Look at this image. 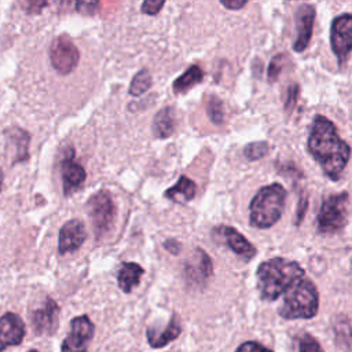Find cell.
Listing matches in <instances>:
<instances>
[{
    "instance_id": "obj_1",
    "label": "cell",
    "mask_w": 352,
    "mask_h": 352,
    "mask_svg": "<svg viewBox=\"0 0 352 352\" xmlns=\"http://www.w3.org/2000/svg\"><path fill=\"white\" fill-rule=\"evenodd\" d=\"M307 148L329 179H340L349 161L351 147L338 136L334 124L327 117L320 114L314 117Z\"/></svg>"
},
{
    "instance_id": "obj_2",
    "label": "cell",
    "mask_w": 352,
    "mask_h": 352,
    "mask_svg": "<svg viewBox=\"0 0 352 352\" xmlns=\"http://www.w3.org/2000/svg\"><path fill=\"white\" fill-rule=\"evenodd\" d=\"M256 274L260 297L265 301H275L297 280L305 276V271L297 261L283 257H274L263 261Z\"/></svg>"
},
{
    "instance_id": "obj_3",
    "label": "cell",
    "mask_w": 352,
    "mask_h": 352,
    "mask_svg": "<svg viewBox=\"0 0 352 352\" xmlns=\"http://www.w3.org/2000/svg\"><path fill=\"white\" fill-rule=\"evenodd\" d=\"M286 195V190L278 183L261 187L249 205L250 226L261 230L272 227L283 213Z\"/></svg>"
},
{
    "instance_id": "obj_4",
    "label": "cell",
    "mask_w": 352,
    "mask_h": 352,
    "mask_svg": "<svg viewBox=\"0 0 352 352\" xmlns=\"http://www.w3.org/2000/svg\"><path fill=\"white\" fill-rule=\"evenodd\" d=\"M319 294L314 282L308 278L297 280L285 294L279 315L283 319H311L318 314Z\"/></svg>"
},
{
    "instance_id": "obj_5",
    "label": "cell",
    "mask_w": 352,
    "mask_h": 352,
    "mask_svg": "<svg viewBox=\"0 0 352 352\" xmlns=\"http://www.w3.org/2000/svg\"><path fill=\"white\" fill-rule=\"evenodd\" d=\"M348 192L331 194L323 198L319 213H318V232L334 234L341 231L346 224L348 216Z\"/></svg>"
},
{
    "instance_id": "obj_6",
    "label": "cell",
    "mask_w": 352,
    "mask_h": 352,
    "mask_svg": "<svg viewBox=\"0 0 352 352\" xmlns=\"http://www.w3.org/2000/svg\"><path fill=\"white\" fill-rule=\"evenodd\" d=\"M87 206L89 208V216L92 220L95 236L99 239L104 234H107L116 217V205L109 191L100 190L91 197Z\"/></svg>"
},
{
    "instance_id": "obj_7",
    "label": "cell",
    "mask_w": 352,
    "mask_h": 352,
    "mask_svg": "<svg viewBox=\"0 0 352 352\" xmlns=\"http://www.w3.org/2000/svg\"><path fill=\"white\" fill-rule=\"evenodd\" d=\"M330 45L338 65L342 66L352 52V14H341L333 19Z\"/></svg>"
},
{
    "instance_id": "obj_8",
    "label": "cell",
    "mask_w": 352,
    "mask_h": 352,
    "mask_svg": "<svg viewBox=\"0 0 352 352\" xmlns=\"http://www.w3.org/2000/svg\"><path fill=\"white\" fill-rule=\"evenodd\" d=\"M80 59V54L72 38L66 34L55 37L50 47V60L59 74L72 73Z\"/></svg>"
},
{
    "instance_id": "obj_9",
    "label": "cell",
    "mask_w": 352,
    "mask_h": 352,
    "mask_svg": "<svg viewBox=\"0 0 352 352\" xmlns=\"http://www.w3.org/2000/svg\"><path fill=\"white\" fill-rule=\"evenodd\" d=\"M94 323L87 315L76 316L70 323V333L62 342V352H87L94 336Z\"/></svg>"
},
{
    "instance_id": "obj_10",
    "label": "cell",
    "mask_w": 352,
    "mask_h": 352,
    "mask_svg": "<svg viewBox=\"0 0 352 352\" xmlns=\"http://www.w3.org/2000/svg\"><path fill=\"white\" fill-rule=\"evenodd\" d=\"M315 21V8L311 4H300L296 11V29L297 37L293 43V50L296 52H302L311 40L312 28Z\"/></svg>"
},
{
    "instance_id": "obj_11",
    "label": "cell",
    "mask_w": 352,
    "mask_h": 352,
    "mask_svg": "<svg viewBox=\"0 0 352 352\" xmlns=\"http://www.w3.org/2000/svg\"><path fill=\"white\" fill-rule=\"evenodd\" d=\"M87 231L85 226L78 219H72L65 223L59 231L58 250L60 254L77 250L85 241Z\"/></svg>"
},
{
    "instance_id": "obj_12",
    "label": "cell",
    "mask_w": 352,
    "mask_h": 352,
    "mask_svg": "<svg viewBox=\"0 0 352 352\" xmlns=\"http://www.w3.org/2000/svg\"><path fill=\"white\" fill-rule=\"evenodd\" d=\"M60 172L65 195H72L76 190H78L87 177L85 169L74 161L73 148H69V153L65 155L60 165Z\"/></svg>"
},
{
    "instance_id": "obj_13",
    "label": "cell",
    "mask_w": 352,
    "mask_h": 352,
    "mask_svg": "<svg viewBox=\"0 0 352 352\" xmlns=\"http://www.w3.org/2000/svg\"><path fill=\"white\" fill-rule=\"evenodd\" d=\"M25 336V323L14 312H7L0 318V352L7 346L19 345Z\"/></svg>"
},
{
    "instance_id": "obj_14",
    "label": "cell",
    "mask_w": 352,
    "mask_h": 352,
    "mask_svg": "<svg viewBox=\"0 0 352 352\" xmlns=\"http://www.w3.org/2000/svg\"><path fill=\"white\" fill-rule=\"evenodd\" d=\"M220 235L226 245L243 260H250L256 256V248L235 228L230 226H219L213 228V235Z\"/></svg>"
},
{
    "instance_id": "obj_15",
    "label": "cell",
    "mask_w": 352,
    "mask_h": 352,
    "mask_svg": "<svg viewBox=\"0 0 352 352\" xmlns=\"http://www.w3.org/2000/svg\"><path fill=\"white\" fill-rule=\"evenodd\" d=\"M59 307L52 298H47L44 305L32 315V323L37 334H52L58 329Z\"/></svg>"
},
{
    "instance_id": "obj_16",
    "label": "cell",
    "mask_w": 352,
    "mask_h": 352,
    "mask_svg": "<svg viewBox=\"0 0 352 352\" xmlns=\"http://www.w3.org/2000/svg\"><path fill=\"white\" fill-rule=\"evenodd\" d=\"M212 272H213V265H212L210 257L205 250L197 248L194 256H191L184 265L186 278L191 283L202 285L205 283L206 279L210 278Z\"/></svg>"
},
{
    "instance_id": "obj_17",
    "label": "cell",
    "mask_w": 352,
    "mask_h": 352,
    "mask_svg": "<svg viewBox=\"0 0 352 352\" xmlns=\"http://www.w3.org/2000/svg\"><path fill=\"white\" fill-rule=\"evenodd\" d=\"M182 333V324L177 316H173L165 329L157 330L154 327L147 329V341L153 348H162L170 341L176 340Z\"/></svg>"
},
{
    "instance_id": "obj_18",
    "label": "cell",
    "mask_w": 352,
    "mask_h": 352,
    "mask_svg": "<svg viewBox=\"0 0 352 352\" xmlns=\"http://www.w3.org/2000/svg\"><path fill=\"white\" fill-rule=\"evenodd\" d=\"M143 272L144 270L138 263H133V261L122 263L117 274V282L120 289L124 293H131L132 289L139 285Z\"/></svg>"
},
{
    "instance_id": "obj_19",
    "label": "cell",
    "mask_w": 352,
    "mask_h": 352,
    "mask_svg": "<svg viewBox=\"0 0 352 352\" xmlns=\"http://www.w3.org/2000/svg\"><path fill=\"white\" fill-rule=\"evenodd\" d=\"M197 194V184L187 176H180L176 184L169 187L164 195L176 204H186L191 201Z\"/></svg>"
},
{
    "instance_id": "obj_20",
    "label": "cell",
    "mask_w": 352,
    "mask_h": 352,
    "mask_svg": "<svg viewBox=\"0 0 352 352\" xmlns=\"http://www.w3.org/2000/svg\"><path fill=\"white\" fill-rule=\"evenodd\" d=\"M176 126V117L173 107H164L161 109L153 118V133L158 139H165L175 132Z\"/></svg>"
},
{
    "instance_id": "obj_21",
    "label": "cell",
    "mask_w": 352,
    "mask_h": 352,
    "mask_svg": "<svg viewBox=\"0 0 352 352\" xmlns=\"http://www.w3.org/2000/svg\"><path fill=\"white\" fill-rule=\"evenodd\" d=\"M6 139L8 143H11V146H15V158L12 162H19V161H26L29 158V153H28V147H29V140H30V135L28 133V131L18 128V126H12L6 129L4 132Z\"/></svg>"
},
{
    "instance_id": "obj_22",
    "label": "cell",
    "mask_w": 352,
    "mask_h": 352,
    "mask_svg": "<svg viewBox=\"0 0 352 352\" xmlns=\"http://www.w3.org/2000/svg\"><path fill=\"white\" fill-rule=\"evenodd\" d=\"M204 80V72L198 65H191L182 76H179L173 84V92L175 94H184L197 84H199Z\"/></svg>"
},
{
    "instance_id": "obj_23",
    "label": "cell",
    "mask_w": 352,
    "mask_h": 352,
    "mask_svg": "<svg viewBox=\"0 0 352 352\" xmlns=\"http://www.w3.org/2000/svg\"><path fill=\"white\" fill-rule=\"evenodd\" d=\"M153 84V78H151V74L147 69H142L139 70L132 81H131V85H129V95L132 96H140L143 95L146 91H148V88L151 87Z\"/></svg>"
},
{
    "instance_id": "obj_24",
    "label": "cell",
    "mask_w": 352,
    "mask_h": 352,
    "mask_svg": "<svg viewBox=\"0 0 352 352\" xmlns=\"http://www.w3.org/2000/svg\"><path fill=\"white\" fill-rule=\"evenodd\" d=\"M270 146L267 142H252L243 147V155L249 161H257L267 155Z\"/></svg>"
},
{
    "instance_id": "obj_25",
    "label": "cell",
    "mask_w": 352,
    "mask_h": 352,
    "mask_svg": "<svg viewBox=\"0 0 352 352\" xmlns=\"http://www.w3.org/2000/svg\"><path fill=\"white\" fill-rule=\"evenodd\" d=\"M206 111L209 118L213 124H221L223 122V103L217 96L210 95L206 100Z\"/></svg>"
},
{
    "instance_id": "obj_26",
    "label": "cell",
    "mask_w": 352,
    "mask_h": 352,
    "mask_svg": "<svg viewBox=\"0 0 352 352\" xmlns=\"http://www.w3.org/2000/svg\"><path fill=\"white\" fill-rule=\"evenodd\" d=\"M285 54H278L275 55L268 65V72H267V77H268V82H275L283 69V60H285Z\"/></svg>"
},
{
    "instance_id": "obj_27",
    "label": "cell",
    "mask_w": 352,
    "mask_h": 352,
    "mask_svg": "<svg viewBox=\"0 0 352 352\" xmlns=\"http://www.w3.org/2000/svg\"><path fill=\"white\" fill-rule=\"evenodd\" d=\"M334 331L337 334V341H341V340H344L345 342L352 341V327L348 320H345V319L338 320L334 324Z\"/></svg>"
},
{
    "instance_id": "obj_28",
    "label": "cell",
    "mask_w": 352,
    "mask_h": 352,
    "mask_svg": "<svg viewBox=\"0 0 352 352\" xmlns=\"http://www.w3.org/2000/svg\"><path fill=\"white\" fill-rule=\"evenodd\" d=\"M298 352H323L320 344L309 334H304L300 338V351Z\"/></svg>"
},
{
    "instance_id": "obj_29",
    "label": "cell",
    "mask_w": 352,
    "mask_h": 352,
    "mask_svg": "<svg viewBox=\"0 0 352 352\" xmlns=\"http://www.w3.org/2000/svg\"><path fill=\"white\" fill-rule=\"evenodd\" d=\"M298 91H300V87L298 84H290L289 88H287V95H286V100H285V111L286 113H290L293 111L296 103H297V98H298Z\"/></svg>"
},
{
    "instance_id": "obj_30",
    "label": "cell",
    "mask_w": 352,
    "mask_h": 352,
    "mask_svg": "<svg viewBox=\"0 0 352 352\" xmlns=\"http://www.w3.org/2000/svg\"><path fill=\"white\" fill-rule=\"evenodd\" d=\"M165 6V1H153V0H147V1H143L140 10L143 14H147V15H155L161 11V8Z\"/></svg>"
},
{
    "instance_id": "obj_31",
    "label": "cell",
    "mask_w": 352,
    "mask_h": 352,
    "mask_svg": "<svg viewBox=\"0 0 352 352\" xmlns=\"http://www.w3.org/2000/svg\"><path fill=\"white\" fill-rule=\"evenodd\" d=\"M236 352H272L271 349L265 348L264 345L256 342V341H248V342H243L238 349Z\"/></svg>"
},
{
    "instance_id": "obj_32",
    "label": "cell",
    "mask_w": 352,
    "mask_h": 352,
    "mask_svg": "<svg viewBox=\"0 0 352 352\" xmlns=\"http://www.w3.org/2000/svg\"><path fill=\"white\" fill-rule=\"evenodd\" d=\"M76 8H77V11H78V12L92 15V14H95V12L98 11V8H99V3H96V1H91V3L78 1V3L76 4Z\"/></svg>"
},
{
    "instance_id": "obj_33",
    "label": "cell",
    "mask_w": 352,
    "mask_h": 352,
    "mask_svg": "<svg viewBox=\"0 0 352 352\" xmlns=\"http://www.w3.org/2000/svg\"><path fill=\"white\" fill-rule=\"evenodd\" d=\"M220 4L228 10H239L246 6V0H221Z\"/></svg>"
},
{
    "instance_id": "obj_34",
    "label": "cell",
    "mask_w": 352,
    "mask_h": 352,
    "mask_svg": "<svg viewBox=\"0 0 352 352\" xmlns=\"http://www.w3.org/2000/svg\"><path fill=\"white\" fill-rule=\"evenodd\" d=\"M164 248H165L169 253H172V254H179V252H180V249H182L180 243H179L176 239H166V241L164 242Z\"/></svg>"
},
{
    "instance_id": "obj_35",
    "label": "cell",
    "mask_w": 352,
    "mask_h": 352,
    "mask_svg": "<svg viewBox=\"0 0 352 352\" xmlns=\"http://www.w3.org/2000/svg\"><path fill=\"white\" fill-rule=\"evenodd\" d=\"M1 186H3V170L0 168V191H1Z\"/></svg>"
},
{
    "instance_id": "obj_36",
    "label": "cell",
    "mask_w": 352,
    "mask_h": 352,
    "mask_svg": "<svg viewBox=\"0 0 352 352\" xmlns=\"http://www.w3.org/2000/svg\"><path fill=\"white\" fill-rule=\"evenodd\" d=\"M28 352H38V351H36V349H32V351H28Z\"/></svg>"
}]
</instances>
